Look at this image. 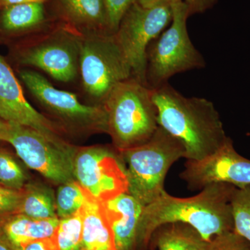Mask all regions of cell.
<instances>
[{
	"label": "cell",
	"instance_id": "1",
	"mask_svg": "<svg viewBox=\"0 0 250 250\" xmlns=\"http://www.w3.org/2000/svg\"><path fill=\"white\" fill-rule=\"evenodd\" d=\"M235 188L231 184H212L195 196L187 198L164 192L143 208L139 223V250L149 249L153 233L166 224H187L207 241L233 231L231 200Z\"/></svg>",
	"mask_w": 250,
	"mask_h": 250
},
{
	"label": "cell",
	"instance_id": "30",
	"mask_svg": "<svg viewBox=\"0 0 250 250\" xmlns=\"http://www.w3.org/2000/svg\"><path fill=\"white\" fill-rule=\"evenodd\" d=\"M47 0H1L2 8L11 5L31 4V3H41L44 4Z\"/></svg>",
	"mask_w": 250,
	"mask_h": 250
},
{
	"label": "cell",
	"instance_id": "22",
	"mask_svg": "<svg viewBox=\"0 0 250 250\" xmlns=\"http://www.w3.org/2000/svg\"><path fill=\"white\" fill-rule=\"evenodd\" d=\"M82 233L83 211L82 208L75 215L60 219L52 238L59 250H82Z\"/></svg>",
	"mask_w": 250,
	"mask_h": 250
},
{
	"label": "cell",
	"instance_id": "7",
	"mask_svg": "<svg viewBox=\"0 0 250 250\" xmlns=\"http://www.w3.org/2000/svg\"><path fill=\"white\" fill-rule=\"evenodd\" d=\"M4 142L9 143L29 168L56 184L75 180L74 159L77 147L62 139H54L37 130L7 123Z\"/></svg>",
	"mask_w": 250,
	"mask_h": 250
},
{
	"label": "cell",
	"instance_id": "5",
	"mask_svg": "<svg viewBox=\"0 0 250 250\" xmlns=\"http://www.w3.org/2000/svg\"><path fill=\"white\" fill-rule=\"evenodd\" d=\"M171 25L153 41L147 52L146 84L149 89L168 83L177 74L206 67L205 59L187 31L190 16L184 0H172Z\"/></svg>",
	"mask_w": 250,
	"mask_h": 250
},
{
	"label": "cell",
	"instance_id": "9",
	"mask_svg": "<svg viewBox=\"0 0 250 250\" xmlns=\"http://www.w3.org/2000/svg\"><path fill=\"white\" fill-rule=\"evenodd\" d=\"M19 75L38 101L66 126L86 132L107 133V114L103 105L83 104L75 94L57 89L39 72L21 70Z\"/></svg>",
	"mask_w": 250,
	"mask_h": 250
},
{
	"label": "cell",
	"instance_id": "11",
	"mask_svg": "<svg viewBox=\"0 0 250 250\" xmlns=\"http://www.w3.org/2000/svg\"><path fill=\"white\" fill-rule=\"evenodd\" d=\"M80 36L57 31L18 49L16 61L38 67L59 82H72L80 70Z\"/></svg>",
	"mask_w": 250,
	"mask_h": 250
},
{
	"label": "cell",
	"instance_id": "13",
	"mask_svg": "<svg viewBox=\"0 0 250 250\" xmlns=\"http://www.w3.org/2000/svg\"><path fill=\"white\" fill-rule=\"evenodd\" d=\"M0 118L28 126L54 139H62L57 125L28 103L22 87L8 62L0 55Z\"/></svg>",
	"mask_w": 250,
	"mask_h": 250
},
{
	"label": "cell",
	"instance_id": "32",
	"mask_svg": "<svg viewBox=\"0 0 250 250\" xmlns=\"http://www.w3.org/2000/svg\"><path fill=\"white\" fill-rule=\"evenodd\" d=\"M0 250H15L1 234H0Z\"/></svg>",
	"mask_w": 250,
	"mask_h": 250
},
{
	"label": "cell",
	"instance_id": "24",
	"mask_svg": "<svg viewBox=\"0 0 250 250\" xmlns=\"http://www.w3.org/2000/svg\"><path fill=\"white\" fill-rule=\"evenodd\" d=\"M28 182L27 172L11 154L0 148V184L21 190Z\"/></svg>",
	"mask_w": 250,
	"mask_h": 250
},
{
	"label": "cell",
	"instance_id": "15",
	"mask_svg": "<svg viewBox=\"0 0 250 250\" xmlns=\"http://www.w3.org/2000/svg\"><path fill=\"white\" fill-rule=\"evenodd\" d=\"M60 219H36L20 213L0 223V234L15 250L40 240L53 237Z\"/></svg>",
	"mask_w": 250,
	"mask_h": 250
},
{
	"label": "cell",
	"instance_id": "29",
	"mask_svg": "<svg viewBox=\"0 0 250 250\" xmlns=\"http://www.w3.org/2000/svg\"><path fill=\"white\" fill-rule=\"evenodd\" d=\"M18 250H59L53 238L40 240L23 246Z\"/></svg>",
	"mask_w": 250,
	"mask_h": 250
},
{
	"label": "cell",
	"instance_id": "4",
	"mask_svg": "<svg viewBox=\"0 0 250 250\" xmlns=\"http://www.w3.org/2000/svg\"><path fill=\"white\" fill-rule=\"evenodd\" d=\"M119 152L126 164L127 192L144 207L166 191L164 183L171 166L185 159L180 141L159 126L147 142Z\"/></svg>",
	"mask_w": 250,
	"mask_h": 250
},
{
	"label": "cell",
	"instance_id": "14",
	"mask_svg": "<svg viewBox=\"0 0 250 250\" xmlns=\"http://www.w3.org/2000/svg\"><path fill=\"white\" fill-rule=\"evenodd\" d=\"M116 250H140L139 229L144 206L128 192L103 202Z\"/></svg>",
	"mask_w": 250,
	"mask_h": 250
},
{
	"label": "cell",
	"instance_id": "31",
	"mask_svg": "<svg viewBox=\"0 0 250 250\" xmlns=\"http://www.w3.org/2000/svg\"><path fill=\"white\" fill-rule=\"evenodd\" d=\"M163 0H136V2L142 7H151Z\"/></svg>",
	"mask_w": 250,
	"mask_h": 250
},
{
	"label": "cell",
	"instance_id": "34",
	"mask_svg": "<svg viewBox=\"0 0 250 250\" xmlns=\"http://www.w3.org/2000/svg\"><path fill=\"white\" fill-rule=\"evenodd\" d=\"M0 8H2V6H1V0H0Z\"/></svg>",
	"mask_w": 250,
	"mask_h": 250
},
{
	"label": "cell",
	"instance_id": "16",
	"mask_svg": "<svg viewBox=\"0 0 250 250\" xmlns=\"http://www.w3.org/2000/svg\"><path fill=\"white\" fill-rule=\"evenodd\" d=\"M82 211V250H116L114 236L103 202L88 192Z\"/></svg>",
	"mask_w": 250,
	"mask_h": 250
},
{
	"label": "cell",
	"instance_id": "12",
	"mask_svg": "<svg viewBox=\"0 0 250 250\" xmlns=\"http://www.w3.org/2000/svg\"><path fill=\"white\" fill-rule=\"evenodd\" d=\"M191 191L215 183L236 188L250 185V160L236 152L229 137L214 153L200 161H188L179 174Z\"/></svg>",
	"mask_w": 250,
	"mask_h": 250
},
{
	"label": "cell",
	"instance_id": "21",
	"mask_svg": "<svg viewBox=\"0 0 250 250\" xmlns=\"http://www.w3.org/2000/svg\"><path fill=\"white\" fill-rule=\"evenodd\" d=\"M88 193L75 179L61 184L55 197L57 217L64 219L75 215L84 205Z\"/></svg>",
	"mask_w": 250,
	"mask_h": 250
},
{
	"label": "cell",
	"instance_id": "2",
	"mask_svg": "<svg viewBox=\"0 0 250 250\" xmlns=\"http://www.w3.org/2000/svg\"><path fill=\"white\" fill-rule=\"evenodd\" d=\"M158 125L180 141L185 159L200 161L214 153L227 140L223 122L212 102L187 98L168 83L151 90Z\"/></svg>",
	"mask_w": 250,
	"mask_h": 250
},
{
	"label": "cell",
	"instance_id": "3",
	"mask_svg": "<svg viewBox=\"0 0 250 250\" xmlns=\"http://www.w3.org/2000/svg\"><path fill=\"white\" fill-rule=\"evenodd\" d=\"M103 106L107 114V134L118 151L147 142L159 127L151 89L133 77L118 83Z\"/></svg>",
	"mask_w": 250,
	"mask_h": 250
},
{
	"label": "cell",
	"instance_id": "26",
	"mask_svg": "<svg viewBox=\"0 0 250 250\" xmlns=\"http://www.w3.org/2000/svg\"><path fill=\"white\" fill-rule=\"evenodd\" d=\"M208 250H250V243L234 231H230L213 238Z\"/></svg>",
	"mask_w": 250,
	"mask_h": 250
},
{
	"label": "cell",
	"instance_id": "17",
	"mask_svg": "<svg viewBox=\"0 0 250 250\" xmlns=\"http://www.w3.org/2000/svg\"><path fill=\"white\" fill-rule=\"evenodd\" d=\"M210 241L204 239L187 224H166L156 229L149 248L157 250H208Z\"/></svg>",
	"mask_w": 250,
	"mask_h": 250
},
{
	"label": "cell",
	"instance_id": "20",
	"mask_svg": "<svg viewBox=\"0 0 250 250\" xmlns=\"http://www.w3.org/2000/svg\"><path fill=\"white\" fill-rule=\"evenodd\" d=\"M59 1L73 22L90 31L109 34L103 0H59Z\"/></svg>",
	"mask_w": 250,
	"mask_h": 250
},
{
	"label": "cell",
	"instance_id": "8",
	"mask_svg": "<svg viewBox=\"0 0 250 250\" xmlns=\"http://www.w3.org/2000/svg\"><path fill=\"white\" fill-rule=\"evenodd\" d=\"M171 3L172 0H163L145 8L135 2L114 34L131 67L133 78L146 86L147 49L172 21Z\"/></svg>",
	"mask_w": 250,
	"mask_h": 250
},
{
	"label": "cell",
	"instance_id": "18",
	"mask_svg": "<svg viewBox=\"0 0 250 250\" xmlns=\"http://www.w3.org/2000/svg\"><path fill=\"white\" fill-rule=\"evenodd\" d=\"M45 19L44 4L11 5L3 8L0 16V29L8 34H21L39 27Z\"/></svg>",
	"mask_w": 250,
	"mask_h": 250
},
{
	"label": "cell",
	"instance_id": "23",
	"mask_svg": "<svg viewBox=\"0 0 250 250\" xmlns=\"http://www.w3.org/2000/svg\"><path fill=\"white\" fill-rule=\"evenodd\" d=\"M231 205L233 231L250 243V185L236 187Z\"/></svg>",
	"mask_w": 250,
	"mask_h": 250
},
{
	"label": "cell",
	"instance_id": "6",
	"mask_svg": "<svg viewBox=\"0 0 250 250\" xmlns=\"http://www.w3.org/2000/svg\"><path fill=\"white\" fill-rule=\"evenodd\" d=\"M80 71L85 92L103 106L118 83L132 77L114 34L107 33L80 36Z\"/></svg>",
	"mask_w": 250,
	"mask_h": 250
},
{
	"label": "cell",
	"instance_id": "28",
	"mask_svg": "<svg viewBox=\"0 0 250 250\" xmlns=\"http://www.w3.org/2000/svg\"><path fill=\"white\" fill-rule=\"evenodd\" d=\"M188 9L189 15L202 14L211 9L218 0H184Z\"/></svg>",
	"mask_w": 250,
	"mask_h": 250
},
{
	"label": "cell",
	"instance_id": "25",
	"mask_svg": "<svg viewBox=\"0 0 250 250\" xmlns=\"http://www.w3.org/2000/svg\"><path fill=\"white\" fill-rule=\"evenodd\" d=\"M106 12L108 31L109 34H115L125 14L136 0H103Z\"/></svg>",
	"mask_w": 250,
	"mask_h": 250
},
{
	"label": "cell",
	"instance_id": "19",
	"mask_svg": "<svg viewBox=\"0 0 250 250\" xmlns=\"http://www.w3.org/2000/svg\"><path fill=\"white\" fill-rule=\"evenodd\" d=\"M21 191L22 196L16 213L36 219L58 218L55 196L50 188L42 184L27 182Z\"/></svg>",
	"mask_w": 250,
	"mask_h": 250
},
{
	"label": "cell",
	"instance_id": "27",
	"mask_svg": "<svg viewBox=\"0 0 250 250\" xmlns=\"http://www.w3.org/2000/svg\"><path fill=\"white\" fill-rule=\"evenodd\" d=\"M22 191L12 190L0 184V223L17 213Z\"/></svg>",
	"mask_w": 250,
	"mask_h": 250
},
{
	"label": "cell",
	"instance_id": "33",
	"mask_svg": "<svg viewBox=\"0 0 250 250\" xmlns=\"http://www.w3.org/2000/svg\"><path fill=\"white\" fill-rule=\"evenodd\" d=\"M6 129H7V123L0 118V141H3L4 140Z\"/></svg>",
	"mask_w": 250,
	"mask_h": 250
},
{
	"label": "cell",
	"instance_id": "10",
	"mask_svg": "<svg viewBox=\"0 0 250 250\" xmlns=\"http://www.w3.org/2000/svg\"><path fill=\"white\" fill-rule=\"evenodd\" d=\"M117 152L104 146L77 147L75 180L98 201L106 202L127 192L125 166L121 153Z\"/></svg>",
	"mask_w": 250,
	"mask_h": 250
}]
</instances>
